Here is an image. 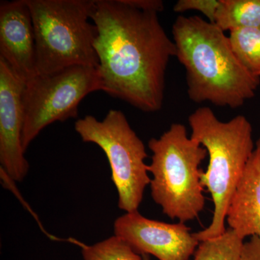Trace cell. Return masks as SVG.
<instances>
[{
  "mask_svg": "<svg viewBox=\"0 0 260 260\" xmlns=\"http://www.w3.org/2000/svg\"><path fill=\"white\" fill-rule=\"evenodd\" d=\"M158 13L131 0H95L90 15L102 90L146 113L161 109L168 64L176 56Z\"/></svg>",
  "mask_w": 260,
  "mask_h": 260,
  "instance_id": "cell-1",
  "label": "cell"
},
{
  "mask_svg": "<svg viewBox=\"0 0 260 260\" xmlns=\"http://www.w3.org/2000/svg\"><path fill=\"white\" fill-rule=\"evenodd\" d=\"M172 35L193 102L237 109L255 95L260 78L244 68L229 37L215 24L199 16L179 15Z\"/></svg>",
  "mask_w": 260,
  "mask_h": 260,
  "instance_id": "cell-2",
  "label": "cell"
},
{
  "mask_svg": "<svg viewBox=\"0 0 260 260\" xmlns=\"http://www.w3.org/2000/svg\"><path fill=\"white\" fill-rule=\"evenodd\" d=\"M188 121L191 138L203 145L209 155L201 183L211 195L214 211L209 226L194 234L200 242L219 237L226 231L228 209L255 145L252 126L244 116L223 122L209 107H200L190 114Z\"/></svg>",
  "mask_w": 260,
  "mask_h": 260,
  "instance_id": "cell-3",
  "label": "cell"
},
{
  "mask_svg": "<svg viewBox=\"0 0 260 260\" xmlns=\"http://www.w3.org/2000/svg\"><path fill=\"white\" fill-rule=\"evenodd\" d=\"M152 152L148 172L153 201L162 213L185 223L204 209L200 165L208 155L206 149L188 137L186 126L175 123L159 138L148 143Z\"/></svg>",
  "mask_w": 260,
  "mask_h": 260,
  "instance_id": "cell-4",
  "label": "cell"
},
{
  "mask_svg": "<svg viewBox=\"0 0 260 260\" xmlns=\"http://www.w3.org/2000/svg\"><path fill=\"white\" fill-rule=\"evenodd\" d=\"M95 0H26L31 13L37 75L75 65L99 68L94 48L98 37L90 23Z\"/></svg>",
  "mask_w": 260,
  "mask_h": 260,
  "instance_id": "cell-5",
  "label": "cell"
},
{
  "mask_svg": "<svg viewBox=\"0 0 260 260\" xmlns=\"http://www.w3.org/2000/svg\"><path fill=\"white\" fill-rule=\"evenodd\" d=\"M75 128L83 142L97 145L107 155L119 209L126 213L138 211L151 179L145 162L148 154L144 143L132 129L125 115L114 109L102 121L88 115L78 119Z\"/></svg>",
  "mask_w": 260,
  "mask_h": 260,
  "instance_id": "cell-6",
  "label": "cell"
},
{
  "mask_svg": "<svg viewBox=\"0 0 260 260\" xmlns=\"http://www.w3.org/2000/svg\"><path fill=\"white\" fill-rule=\"evenodd\" d=\"M97 90H102L98 68L82 65L37 75L26 82L23 92L24 151L46 126L78 117L80 103Z\"/></svg>",
  "mask_w": 260,
  "mask_h": 260,
  "instance_id": "cell-7",
  "label": "cell"
},
{
  "mask_svg": "<svg viewBox=\"0 0 260 260\" xmlns=\"http://www.w3.org/2000/svg\"><path fill=\"white\" fill-rule=\"evenodd\" d=\"M185 223L172 224L145 218L138 211L116 219L114 235L138 254H150L158 260H188L200 242Z\"/></svg>",
  "mask_w": 260,
  "mask_h": 260,
  "instance_id": "cell-8",
  "label": "cell"
},
{
  "mask_svg": "<svg viewBox=\"0 0 260 260\" xmlns=\"http://www.w3.org/2000/svg\"><path fill=\"white\" fill-rule=\"evenodd\" d=\"M25 83L0 59V162L2 171L16 181H23L29 170L22 146Z\"/></svg>",
  "mask_w": 260,
  "mask_h": 260,
  "instance_id": "cell-9",
  "label": "cell"
},
{
  "mask_svg": "<svg viewBox=\"0 0 260 260\" xmlns=\"http://www.w3.org/2000/svg\"><path fill=\"white\" fill-rule=\"evenodd\" d=\"M0 59L25 83L37 75L35 32L26 0L0 3Z\"/></svg>",
  "mask_w": 260,
  "mask_h": 260,
  "instance_id": "cell-10",
  "label": "cell"
},
{
  "mask_svg": "<svg viewBox=\"0 0 260 260\" xmlns=\"http://www.w3.org/2000/svg\"><path fill=\"white\" fill-rule=\"evenodd\" d=\"M226 220L242 239L256 236L260 239V138L233 195Z\"/></svg>",
  "mask_w": 260,
  "mask_h": 260,
  "instance_id": "cell-11",
  "label": "cell"
},
{
  "mask_svg": "<svg viewBox=\"0 0 260 260\" xmlns=\"http://www.w3.org/2000/svg\"><path fill=\"white\" fill-rule=\"evenodd\" d=\"M215 24L224 32L260 28V0H220Z\"/></svg>",
  "mask_w": 260,
  "mask_h": 260,
  "instance_id": "cell-12",
  "label": "cell"
},
{
  "mask_svg": "<svg viewBox=\"0 0 260 260\" xmlns=\"http://www.w3.org/2000/svg\"><path fill=\"white\" fill-rule=\"evenodd\" d=\"M244 240L229 228L219 237L200 242L193 260H239Z\"/></svg>",
  "mask_w": 260,
  "mask_h": 260,
  "instance_id": "cell-13",
  "label": "cell"
},
{
  "mask_svg": "<svg viewBox=\"0 0 260 260\" xmlns=\"http://www.w3.org/2000/svg\"><path fill=\"white\" fill-rule=\"evenodd\" d=\"M238 59L251 75L260 78V28H242L229 35Z\"/></svg>",
  "mask_w": 260,
  "mask_h": 260,
  "instance_id": "cell-14",
  "label": "cell"
},
{
  "mask_svg": "<svg viewBox=\"0 0 260 260\" xmlns=\"http://www.w3.org/2000/svg\"><path fill=\"white\" fill-rule=\"evenodd\" d=\"M84 260H144L124 241L114 235L91 246H83Z\"/></svg>",
  "mask_w": 260,
  "mask_h": 260,
  "instance_id": "cell-15",
  "label": "cell"
},
{
  "mask_svg": "<svg viewBox=\"0 0 260 260\" xmlns=\"http://www.w3.org/2000/svg\"><path fill=\"white\" fill-rule=\"evenodd\" d=\"M220 5V0H179L174 7L176 13L198 11L205 15L207 20L215 24V17Z\"/></svg>",
  "mask_w": 260,
  "mask_h": 260,
  "instance_id": "cell-16",
  "label": "cell"
},
{
  "mask_svg": "<svg viewBox=\"0 0 260 260\" xmlns=\"http://www.w3.org/2000/svg\"><path fill=\"white\" fill-rule=\"evenodd\" d=\"M239 260H260V239L259 237L253 236L249 242L244 243Z\"/></svg>",
  "mask_w": 260,
  "mask_h": 260,
  "instance_id": "cell-17",
  "label": "cell"
},
{
  "mask_svg": "<svg viewBox=\"0 0 260 260\" xmlns=\"http://www.w3.org/2000/svg\"><path fill=\"white\" fill-rule=\"evenodd\" d=\"M143 259H144V260H149L148 258L147 257L146 255H143Z\"/></svg>",
  "mask_w": 260,
  "mask_h": 260,
  "instance_id": "cell-18",
  "label": "cell"
}]
</instances>
